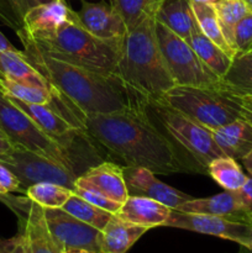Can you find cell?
<instances>
[{"instance_id": "obj_15", "label": "cell", "mask_w": 252, "mask_h": 253, "mask_svg": "<svg viewBox=\"0 0 252 253\" xmlns=\"http://www.w3.org/2000/svg\"><path fill=\"white\" fill-rule=\"evenodd\" d=\"M7 99H10L17 108L21 109L43 132L61 142L64 147L68 148V143L76 135L85 136V133L82 132L73 124L69 123L52 106L42 105V104H29L14 98Z\"/></svg>"}, {"instance_id": "obj_45", "label": "cell", "mask_w": 252, "mask_h": 253, "mask_svg": "<svg viewBox=\"0 0 252 253\" xmlns=\"http://www.w3.org/2000/svg\"><path fill=\"white\" fill-rule=\"evenodd\" d=\"M5 246H6V242L0 241V253H5Z\"/></svg>"}, {"instance_id": "obj_21", "label": "cell", "mask_w": 252, "mask_h": 253, "mask_svg": "<svg viewBox=\"0 0 252 253\" xmlns=\"http://www.w3.org/2000/svg\"><path fill=\"white\" fill-rule=\"evenodd\" d=\"M147 227L135 225L116 216H111L101 230V247L104 253H126L132 245L147 232Z\"/></svg>"}, {"instance_id": "obj_33", "label": "cell", "mask_w": 252, "mask_h": 253, "mask_svg": "<svg viewBox=\"0 0 252 253\" xmlns=\"http://www.w3.org/2000/svg\"><path fill=\"white\" fill-rule=\"evenodd\" d=\"M56 0H0V20L10 27L20 30L25 15L32 7Z\"/></svg>"}, {"instance_id": "obj_14", "label": "cell", "mask_w": 252, "mask_h": 253, "mask_svg": "<svg viewBox=\"0 0 252 253\" xmlns=\"http://www.w3.org/2000/svg\"><path fill=\"white\" fill-rule=\"evenodd\" d=\"M74 187L96 190L104 197L121 204L128 198L124 168L111 162H103L89 168L77 177Z\"/></svg>"}, {"instance_id": "obj_29", "label": "cell", "mask_w": 252, "mask_h": 253, "mask_svg": "<svg viewBox=\"0 0 252 253\" xmlns=\"http://www.w3.org/2000/svg\"><path fill=\"white\" fill-rule=\"evenodd\" d=\"M111 7L124 20L126 29L132 30L148 17H155L161 0H109Z\"/></svg>"}, {"instance_id": "obj_38", "label": "cell", "mask_w": 252, "mask_h": 253, "mask_svg": "<svg viewBox=\"0 0 252 253\" xmlns=\"http://www.w3.org/2000/svg\"><path fill=\"white\" fill-rule=\"evenodd\" d=\"M5 253H31L27 246L26 239L22 234L12 239L11 241L6 242L5 246Z\"/></svg>"}, {"instance_id": "obj_12", "label": "cell", "mask_w": 252, "mask_h": 253, "mask_svg": "<svg viewBox=\"0 0 252 253\" xmlns=\"http://www.w3.org/2000/svg\"><path fill=\"white\" fill-rule=\"evenodd\" d=\"M124 175L128 195L150 198L167 205L170 209H178V207L193 199L190 195L161 182L156 178L155 173L147 168L126 167L124 168Z\"/></svg>"}, {"instance_id": "obj_50", "label": "cell", "mask_w": 252, "mask_h": 253, "mask_svg": "<svg viewBox=\"0 0 252 253\" xmlns=\"http://www.w3.org/2000/svg\"><path fill=\"white\" fill-rule=\"evenodd\" d=\"M63 1H66V0H63Z\"/></svg>"}, {"instance_id": "obj_11", "label": "cell", "mask_w": 252, "mask_h": 253, "mask_svg": "<svg viewBox=\"0 0 252 253\" xmlns=\"http://www.w3.org/2000/svg\"><path fill=\"white\" fill-rule=\"evenodd\" d=\"M166 226L189 230L234 241L241 247L252 249V225L216 215L189 214L172 209Z\"/></svg>"}, {"instance_id": "obj_9", "label": "cell", "mask_w": 252, "mask_h": 253, "mask_svg": "<svg viewBox=\"0 0 252 253\" xmlns=\"http://www.w3.org/2000/svg\"><path fill=\"white\" fill-rule=\"evenodd\" d=\"M0 163L6 166L16 175L22 192L30 185L44 182L57 183L73 189L77 179L73 170L21 147H15L14 152Z\"/></svg>"}, {"instance_id": "obj_34", "label": "cell", "mask_w": 252, "mask_h": 253, "mask_svg": "<svg viewBox=\"0 0 252 253\" xmlns=\"http://www.w3.org/2000/svg\"><path fill=\"white\" fill-rule=\"evenodd\" d=\"M234 49L236 53H250L252 51V11L245 15L235 27Z\"/></svg>"}, {"instance_id": "obj_4", "label": "cell", "mask_w": 252, "mask_h": 253, "mask_svg": "<svg viewBox=\"0 0 252 253\" xmlns=\"http://www.w3.org/2000/svg\"><path fill=\"white\" fill-rule=\"evenodd\" d=\"M21 31L48 56L116 79L123 41H104L89 34L82 26L74 10L58 26L48 31L36 34Z\"/></svg>"}, {"instance_id": "obj_27", "label": "cell", "mask_w": 252, "mask_h": 253, "mask_svg": "<svg viewBox=\"0 0 252 253\" xmlns=\"http://www.w3.org/2000/svg\"><path fill=\"white\" fill-rule=\"evenodd\" d=\"M192 7L193 11H194V16L195 20H197L198 26L202 30L203 34H204L208 39L211 40L214 43H216L225 53H227L231 58H234L236 53H235L234 49L231 48V46L227 43L224 35H222L221 27H220L219 24V19H217L216 11H215V7L210 4L193 1V0Z\"/></svg>"}, {"instance_id": "obj_37", "label": "cell", "mask_w": 252, "mask_h": 253, "mask_svg": "<svg viewBox=\"0 0 252 253\" xmlns=\"http://www.w3.org/2000/svg\"><path fill=\"white\" fill-rule=\"evenodd\" d=\"M0 188L5 193L21 192V184L16 175L9 169L5 165L0 163Z\"/></svg>"}, {"instance_id": "obj_7", "label": "cell", "mask_w": 252, "mask_h": 253, "mask_svg": "<svg viewBox=\"0 0 252 253\" xmlns=\"http://www.w3.org/2000/svg\"><path fill=\"white\" fill-rule=\"evenodd\" d=\"M156 37L175 85L221 88V81L202 61L187 41L156 21Z\"/></svg>"}, {"instance_id": "obj_31", "label": "cell", "mask_w": 252, "mask_h": 253, "mask_svg": "<svg viewBox=\"0 0 252 253\" xmlns=\"http://www.w3.org/2000/svg\"><path fill=\"white\" fill-rule=\"evenodd\" d=\"M73 193V189L71 188L57 183L47 182L30 185L25 190V194L30 200L37 203L42 208H49V209H58L63 207L64 203L71 198Z\"/></svg>"}, {"instance_id": "obj_22", "label": "cell", "mask_w": 252, "mask_h": 253, "mask_svg": "<svg viewBox=\"0 0 252 253\" xmlns=\"http://www.w3.org/2000/svg\"><path fill=\"white\" fill-rule=\"evenodd\" d=\"M72 11L73 10L64 4L63 0L37 5L25 15L21 30L27 34L48 31L58 26L72 14Z\"/></svg>"}, {"instance_id": "obj_3", "label": "cell", "mask_w": 252, "mask_h": 253, "mask_svg": "<svg viewBox=\"0 0 252 253\" xmlns=\"http://www.w3.org/2000/svg\"><path fill=\"white\" fill-rule=\"evenodd\" d=\"M115 77L133 98L146 105L161 101L175 85L158 46L155 17L126 32Z\"/></svg>"}, {"instance_id": "obj_23", "label": "cell", "mask_w": 252, "mask_h": 253, "mask_svg": "<svg viewBox=\"0 0 252 253\" xmlns=\"http://www.w3.org/2000/svg\"><path fill=\"white\" fill-rule=\"evenodd\" d=\"M188 43L192 46L197 56L199 57L200 61L220 79L225 76L227 69L231 66L232 58L227 53H225L216 43L208 39L199 26L194 27L192 32V36Z\"/></svg>"}, {"instance_id": "obj_41", "label": "cell", "mask_w": 252, "mask_h": 253, "mask_svg": "<svg viewBox=\"0 0 252 253\" xmlns=\"http://www.w3.org/2000/svg\"><path fill=\"white\" fill-rule=\"evenodd\" d=\"M12 49H16L11 44V42L5 37V35L0 31V52L1 51H12Z\"/></svg>"}, {"instance_id": "obj_2", "label": "cell", "mask_w": 252, "mask_h": 253, "mask_svg": "<svg viewBox=\"0 0 252 253\" xmlns=\"http://www.w3.org/2000/svg\"><path fill=\"white\" fill-rule=\"evenodd\" d=\"M24 54L49 86L68 99L84 116L110 114L133 105H146L133 98L115 78L53 58L39 48L21 30L16 31Z\"/></svg>"}, {"instance_id": "obj_36", "label": "cell", "mask_w": 252, "mask_h": 253, "mask_svg": "<svg viewBox=\"0 0 252 253\" xmlns=\"http://www.w3.org/2000/svg\"><path fill=\"white\" fill-rule=\"evenodd\" d=\"M237 199H239L240 204H241L242 209L249 216L250 222L252 224V177H247L245 184L240 188L239 190L235 192Z\"/></svg>"}, {"instance_id": "obj_35", "label": "cell", "mask_w": 252, "mask_h": 253, "mask_svg": "<svg viewBox=\"0 0 252 253\" xmlns=\"http://www.w3.org/2000/svg\"><path fill=\"white\" fill-rule=\"evenodd\" d=\"M73 192L76 193L77 195H79L81 198H83L84 200L90 203V204L95 205V207L100 208V209L106 210V211L111 212V214H116V212L119 211V209L121 208V205H123L121 203L109 199V198L104 197L103 194H100V193H98L96 190L93 189L74 187Z\"/></svg>"}, {"instance_id": "obj_44", "label": "cell", "mask_w": 252, "mask_h": 253, "mask_svg": "<svg viewBox=\"0 0 252 253\" xmlns=\"http://www.w3.org/2000/svg\"><path fill=\"white\" fill-rule=\"evenodd\" d=\"M239 253H252V249H246V247H241Z\"/></svg>"}, {"instance_id": "obj_19", "label": "cell", "mask_w": 252, "mask_h": 253, "mask_svg": "<svg viewBox=\"0 0 252 253\" xmlns=\"http://www.w3.org/2000/svg\"><path fill=\"white\" fill-rule=\"evenodd\" d=\"M155 19L187 42L197 26L192 0H161Z\"/></svg>"}, {"instance_id": "obj_49", "label": "cell", "mask_w": 252, "mask_h": 253, "mask_svg": "<svg viewBox=\"0 0 252 253\" xmlns=\"http://www.w3.org/2000/svg\"><path fill=\"white\" fill-rule=\"evenodd\" d=\"M250 53H252V51H251V52H250Z\"/></svg>"}, {"instance_id": "obj_48", "label": "cell", "mask_w": 252, "mask_h": 253, "mask_svg": "<svg viewBox=\"0 0 252 253\" xmlns=\"http://www.w3.org/2000/svg\"><path fill=\"white\" fill-rule=\"evenodd\" d=\"M2 194H6V193H5V192H4V190H2V189H1V188H0V195H2Z\"/></svg>"}, {"instance_id": "obj_17", "label": "cell", "mask_w": 252, "mask_h": 253, "mask_svg": "<svg viewBox=\"0 0 252 253\" xmlns=\"http://www.w3.org/2000/svg\"><path fill=\"white\" fill-rule=\"evenodd\" d=\"M174 210L189 212V214L216 215V216L226 217V219L235 220V221L251 224L235 192H229V190H225V192L210 198H203V199L193 198Z\"/></svg>"}, {"instance_id": "obj_28", "label": "cell", "mask_w": 252, "mask_h": 253, "mask_svg": "<svg viewBox=\"0 0 252 253\" xmlns=\"http://www.w3.org/2000/svg\"><path fill=\"white\" fill-rule=\"evenodd\" d=\"M208 173L212 179L229 192H236L247 179V175L242 172L236 160L227 156L215 158L208 166Z\"/></svg>"}, {"instance_id": "obj_32", "label": "cell", "mask_w": 252, "mask_h": 253, "mask_svg": "<svg viewBox=\"0 0 252 253\" xmlns=\"http://www.w3.org/2000/svg\"><path fill=\"white\" fill-rule=\"evenodd\" d=\"M212 6L215 7V11H216L222 35H224L227 43L234 49L235 27L245 15L249 14L250 9L245 4L244 0H220Z\"/></svg>"}, {"instance_id": "obj_40", "label": "cell", "mask_w": 252, "mask_h": 253, "mask_svg": "<svg viewBox=\"0 0 252 253\" xmlns=\"http://www.w3.org/2000/svg\"><path fill=\"white\" fill-rule=\"evenodd\" d=\"M15 147L16 146L11 142V140L7 137L6 133L2 131V128H0V162L6 160L14 152Z\"/></svg>"}, {"instance_id": "obj_51", "label": "cell", "mask_w": 252, "mask_h": 253, "mask_svg": "<svg viewBox=\"0 0 252 253\" xmlns=\"http://www.w3.org/2000/svg\"><path fill=\"white\" fill-rule=\"evenodd\" d=\"M0 128H1V127H0Z\"/></svg>"}, {"instance_id": "obj_10", "label": "cell", "mask_w": 252, "mask_h": 253, "mask_svg": "<svg viewBox=\"0 0 252 253\" xmlns=\"http://www.w3.org/2000/svg\"><path fill=\"white\" fill-rule=\"evenodd\" d=\"M43 214L49 234L61 252L83 250L104 253L100 230L81 221L61 208H43Z\"/></svg>"}, {"instance_id": "obj_6", "label": "cell", "mask_w": 252, "mask_h": 253, "mask_svg": "<svg viewBox=\"0 0 252 253\" xmlns=\"http://www.w3.org/2000/svg\"><path fill=\"white\" fill-rule=\"evenodd\" d=\"M0 127L16 147L25 148L74 172L68 148L43 132L21 109L2 94H0Z\"/></svg>"}, {"instance_id": "obj_26", "label": "cell", "mask_w": 252, "mask_h": 253, "mask_svg": "<svg viewBox=\"0 0 252 253\" xmlns=\"http://www.w3.org/2000/svg\"><path fill=\"white\" fill-rule=\"evenodd\" d=\"M0 94L29 104L48 105L52 100V88L49 85L24 83L9 78H0Z\"/></svg>"}, {"instance_id": "obj_42", "label": "cell", "mask_w": 252, "mask_h": 253, "mask_svg": "<svg viewBox=\"0 0 252 253\" xmlns=\"http://www.w3.org/2000/svg\"><path fill=\"white\" fill-rule=\"evenodd\" d=\"M241 162H242V165L245 166V168H246L247 172L250 173V175L252 177V151L246 156V157L242 158Z\"/></svg>"}, {"instance_id": "obj_5", "label": "cell", "mask_w": 252, "mask_h": 253, "mask_svg": "<svg viewBox=\"0 0 252 253\" xmlns=\"http://www.w3.org/2000/svg\"><path fill=\"white\" fill-rule=\"evenodd\" d=\"M158 103L166 104L210 131L242 119L239 96L222 88L174 85Z\"/></svg>"}, {"instance_id": "obj_46", "label": "cell", "mask_w": 252, "mask_h": 253, "mask_svg": "<svg viewBox=\"0 0 252 253\" xmlns=\"http://www.w3.org/2000/svg\"><path fill=\"white\" fill-rule=\"evenodd\" d=\"M245 4L247 5V7L250 9V11H252V0H244Z\"/></svg>"}, {"instance_id": "obj_8", "label": "cell", "mask_w": 252, "mask_h": 253, "mask_svg": "<svg viewBox=\"0 0 252 253\" xmlns=\"http://www.w3.org/2000/svg\"><path fill=\"white\" fill-rule=\"evenodd\" d=\"M151 106L169 136L185 148L207 172L211 161L225 156L215 142L209 128L199 125L166 104L155 103L151 104Z\"/></svg>"}, {"instance_id": "obj_16", "label": "cell", "mask_w": 252, "mask_h": 253, "mask_svg": "<svg viewBox=\"0 0 252 253\" xmlns=\"http://www.w3.org/2000/svg\"><path fill=\"white\" fill-rule=\"evenodd\" d=\"M170 211L172 209L167 205L150 198L128 195L115 215L125 221L152 229L156 226H166Z\"/></svg>"}, {"instance_id": "obj_13", "label": "cell", "mask_w": 252, "mask_h": 253, "mask_svg": "<svg viewBox=\"0 0 252 253\" xmlns=\"http://www.w3.org/2000/svg\"><path fill=\"white\" fill-rule=\"evenodd\" d=\"M77 16L89 34L104 41L121 42L127 32L124 20L111 5L83 1Z\"/></svg>"}, {"instance_id": "obj_39", "label": "cell", "mask_w": 252, "mask_h": 253, "mask_svg": "<svg viewBox=\"0 0 252 253\" xmlns=\"http://www.w3.org/2000/svg\"><path fill=\"white\" fill-rule=\"evenodd\" d=\"M241 109V118L252 127V95H237Z\"/></svg>"}, {"instance_id": "obj_1", "label": "cell", "mask_w": 252, "mask_h": 253, "mask_svg": "<svg viewBox=\"0 0 252 253\" xmlns=\"http://www.w3.org/2000/svg\"><path fill=\"white\" fill-rule=\"evenodd\" d=\"M146 106L84 116L85 136L123 161L126 167L147 168L155 174L180 172L184 168L174 146L153 125Z\"/></svg>"}, {"instance_id": "obj_20", "label": "cell", "mask_w": 252, "mask_h": 253, "mask_svg": "<svg viewBox=\"0 0 252 253\" xmlns=\"http://www.w3.org/2000/svg\"><path fill=\"white\" fill-rule=\"evenodd\" d=\"M211 133L216 145L227 157L241 161L252 151V127L244 119L212 130Z\"/></svg>"}, {"instance_id": "obj_25", "label": "cell", "mask_w": 252, "mask_h": 253, "mask_svg": "<svg viewBox=\"0 0 252 253\" xmlns=\"http://www.w3.org/2000/svg\"><path fill=\"white\" fill-rule=\"evenodd\" d=\"M221 88L235 95H252V53H236L221 79Z\"/></svg>"}, {"instance_id": "obj_47", "label": "cell", "mask_w": 252, "mask_h": 253, "mask_svg": "<svg viewBox=\"0 0 252 253\" xmlns=\"http://www.w3.org/2000/svg\"><path fill=\"white\" fill-rule=\"evenodd\" d=\"M62 253H91L88 251H83V250H77V251H69V252H62Z\"/></svg>"}, {"instance_id": "obj_30", "label": "cell", "mask_w": 252, "mask_h": 253, "mask_svg": "<svg viewBox=\"0 0 252 253\" xmlns=\"http://www.w3.org/2000/svg\"><path fill=\"white\" fill-rule=\"evenodd\" d=\"M61 209H63L68 214L73 215L74 217H77L81 221L100 230V231L106 226L109 220L114 215L111 212L106 211V210L90 204L89 202L84 200L83 198L77 195L76 193L71 195V198L64 203Z\"/></svg>"}, {"instance_id": "obj_43", "label": "cell", "mask_w": 252, "mask_h": 253, "mask_svg": "<svg viewBox=\"0 0 252 253\" xmlns=\"http://www.w3.org/2000/svg\"><path fill=\"white\" fill-rule=\"evenodd\" d=\"M193 1H199V2H205V4L215 5L216 2H219L220 0H193Z\"/></svg>"}, {"instance_id": "obj_18", "label": "cell", "mask_w": 252, "mask_h": 253, "mask_svg": "<svg viewBox=\"0 0 252 253\" xmlns=\"http://www.w3.org/2000/svg\"><path fill=\"white\" fill-rule=\"evenodd\" d=\"M24 209L22 232L31 253H62L47 227L43 208L29 199Z\"/></svg>"}, {"instance_id": "obj_24", "label": "cell", "mask_w": 252, "mask_h": 253, "mask_svg": "<svg viewBox=\"0 0 252 253\" xmlns=\"http://www.w3.org/2000/svg\"><path fill=\"white\" fill-rule=\"evenodd\" d=\"M0 78H9L24 83L48 85L43 77L30 64L24 52L19 49L0 52Z\"/></svg>"}]
</instances>
